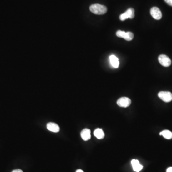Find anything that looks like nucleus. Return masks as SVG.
Wrapping results in <instances>:
<instances>
[{"label":"nucleus","mask_w":172,"mask_h":172,"mask_svg":"<svg viewBox=\"0 0 172 172\" xmlns=\"http://www.w3.org/2000/svg\"><path fill=\"white\" fill-rule=\"evenodd\" d=\"M89 10L92 13L98 15L105 14L107 12V8L106 6L98 3L90 5Z\"/></svg>","instance_id":"1"},{"label":"nucleus","mask_w":172,"mask_h":172,"mask_svg":"<svg viewBox=\"0 0 172 172\" xmlns=\"http://www.w3.org/2000/svg\"><path fill=\"white\" fill-rule=\"evenodd\" d=\"M116 36L119 38H123L128 41L132 40L134 38V34L131 32H125L123 31L118 30L116 32Z\"/></svg>","instance_id":"2"},{"label":"nucleus","mask_w":172,"mask_h":172,"mask_svg":"<svg viewBox=\"0 0 172 172\" xmlns=\"http://www.w3.org/2000/svg\"><path fill=\"white\" fill-rule=\"evenodd\" d=\"M158 96L164 102H169L172 100V93L169 91H160Z\"/></svg>","instance_id":"3"},{"label":"nucleus","mask_w":172,"mask_h":172,"mask_svg":"<svg viewBox=\"0 0 172 172\" xmlns=\"http://www.w3.org/2000/svg\"><path fill=\"white\" fill-rule=\"evenodd\" d=\"M134 10L132 8H129L128 9L119 16V19L121 21H124L128 18L133 19L134 17Z\"/></svg>","instance_id":"4"},{"label":"nucleus","mask_w":172,"mask_h":172,"mask_svg":"<svg viewBox=\"0 0 172 172\" xmlns=\"http://www.w3.org/2000/svg\"><path fill=\"white\" fill-rule=\"evenodd\" d=\"M158 61L161 65L164 67H169L172 63L170 58L165 55H160L158 57Z\"/></svg>","instance_id":"5"},{"label":"nucleus","mask_w":172,"mask_h":172,"mask_svg":"<svg viewBox=\"0 0 172 172\" xmlns=\"http://www.w3.org/2000/svg\"><path fill=\"white\" fill-rule=\"evenodd\" d=\"M117 103L120 107L126 108L131 105V100L129 98L122 97L118 99Z\"/></svg>","instance_id":"6"},{"label":"nucleus","mask_w":172,"mask_h":172,"mask_svg":"<svg viewBox=\"0 0 172 172\" xmlns=\"http://www.w3.org/2000/svg\"><path fill=\"white\" fill-rule=\"evenodd\" d=\"M150 13L152 17L156 20H160L162 18V13L160 9L157 7H152L150 10Z\"/></svg>","instance_id":"7"},{"label":"nucleus","mask_w":172,"mask_h":172,"mask_svg":"<svg viewBox=\"0 0 172 172\" xmlns=\"http://www.w3.org/2000/svg\"><path fill=\"white\" fill-rule=\"evenodd\" d=\"M132 167L133 170L136 172H139L143 169V166L142 164H140V162L137 160L133 159L131 161Z\"/></svg>","instance_id":"8"},{"label":"nucleus","mask_w":172,"mask_h":172,"mask_svg":"<svg viewBox=\"0 0 172 172\" xmlns=\"http://www.w3.org/2000/svg\"><path fill=\"white\" fill-rule=\"evenodd\" d=\"M91 132L90 130L88 129H85L84 130H82L81 132V135L82 139L84 141H87L89 140L91 138Z\"/></svg>","instance_id":"9"},{"label":"nucleus","mask_w":172,"mask_h":172,"mask_svg":"<svg viewBox=\"0 0 172 172\" xmlns=\"http://www.w3.org/2000/svg\"><path fill=\"white\" fill-rule=\"evenodd\" d=\"M47 129L49 131L53 133H58L60 131V128L57 124L54 123H49L47 124Z\"/></svg>","instance_id":"10"},{"label":"nucleus","mask_w":172,"mask_h":172,"mask_svg":"<svg viewBox=\"0 0 172 172\" xmlns=\"http://www.w3.org/2000/svg\"><path fill=\"white\" fill-rule=\"evenodd\" d=\"M109 61L112 67L114 68H118L119 66V59L114 55H111L109 57Z\"/></svg>","instance_id":"11"},{"label":"nucleus","mask_w":172,"mask_h":172,"mask_svg":"<svg viewBox=\"0 0 172 172\" xmlns=\"http://www.w3.org/2000/svg\"><path fill=\"white\" fill-rule=\"evenodd\" d=\"M94 135L98 139H102L105 136V134L103 130L100 128L96 129L94 132Z\"/></svg>","instance_id":"12"},{"label":"nucleus","mask_w":172,"mask_h":172,"mask_svg":"<svg viewBox=\"0 0 172 172\" xmlns=\"http://www.w3.org/2000/svg\"><path fill=\"white\" fill-rule=\"evenodd\" d=\"M160 135L163 136L164 138L166 139H172V133L169 130H164L160 133Z\"/></svg>","instance_id":"13"},{"label":"nucleus","mask_w":172,"mask_h":172,"mask_svg":"<svg viewBox=\"0 0 172 172\" xmlns=\"http://www.w3.org/2000/svg\"><path fill=\"white\" fill-rule=\"evenodd\" d=\"M164 1L170 6H172V0H164Z\"/></svg>","instance_id":"14"},{"label":"nucleus","mask_w":172,"mask_h":172,"mask_svg":"<svg viewBox=\"0 0 172 172\" xmlns=\"http://www.w3.org/2000/svg\"><path fill=\"white\" fill-rule=\"evenodd\" d=\"M12 172H23L22 170H20V169H16V170H13Z\"/></svg>","instance_id":"15"},{"label":"nucleus","mask_w":172,"mask_h":172,"mask_svg":"<svg viewBox=\"0 0 172 172\" xmlns=\"http://www.w3.org/2000/svg\"><path fill=\"white\" fill-rule=\"evenodd\" d=\"M166 172H172V167H169L167 168Z\"/></svg>","instance_id":"16"},{"label":"nucleus","mask_w":172,"mask_h":172,"mask_svg":"<svg viewBox=\"0 0 172 172\" xmlns=\"http://www.w3.org/2000/svg\"><path fill=\"white\" fill-rule=\"evenodd\" d=\"M76 172H84V171H82L81 169H78V170H77V171H76Z\"/></svg>","instance_id":"17"}]
</instances>
